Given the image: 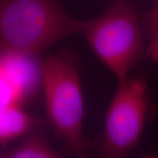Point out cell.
Segmentation results:
<instances>
[{
	"label": "cell",
	"mask_w": 158,
	"mask_h": 158,
	"mask_svg": "<svg viewBox=\"0 0 158 158\" xmlns=\"http://www.w3.org/2000/svg\"><path fill=\"white\" fill-rule=\"evenodd\" d=\"M147 56L158 64V32L150 35V41L148 44Z\"/></svg>",
	"instance_id": "cell-9"
},
{
	"label": "cell",
	"mask_w": 158,
	"mask_h": 158,
	"mask_svg": "<svg viewBox=\"0 0 158 158\" xmlns=\"http://www.w3.org/2000/svg\"><path fill=\"white\" fill-rule=\"evenodd\" d=\"M0 70H1V64H0Z\"/></svg>",
	"instance_id": "cell-11"
},
{
	"label": "cell",
	"mask_w": 158,
	"mask_h": 158,
	"mask_svg": "<svg viewBox=\"0 0 158 158\" xmlns=\"http://www.w3.org/2000/svg\"><path fill=\"white\" fill-rule=\"evenodd\" d=\"M41 123L24 111L21 106H0V143H8Z\"/></svg>",
	"instance_id": "cell-5"
},
{
	"label": "cell",
	"mask_w": 158,
	"mask_h": 158,
	"mask_svg": "<svg viewBox=\"0 0 158 158\" xmlns=\"http://www.w3.org/2000/svg\"><path fill=\"white\" fill-rule=\"evenodd\" d=\"M27 94L22 87L0 70V106H21Z\"/></svg>",
	"instance_id": "cell-7"
},
{
	"label": "cell",
	"mask_w": 158,
	"mask_h": 158,
	"mask_svg": "<svg viewBox=\"0 0 158 158\" xmlns=\"http://www.w3.org/2000/svg\"><path fill=\"white\" fill-rule=\"evenodd\" d=\"M9 158H59L61 153L52 147L42 134H34L6 154Z\"/></svg>",
	"instance_id": "cell-6"
},
{
	"label": "cell",
	"mask_w": 158,
	"mask_h": 158,
	"mask_svg": "<svg viewBox=\"0 0 158 158\" xmlns=\"http://www.w3.org/2000/svg\"><path fill=\"white\" fill-rule=\"evenodd\" d=\"M149 108L148 86L141 77L118 83L105 118L100 154L120 158L129 154L141 141Z\"/></svg>",
	"instance_id": "cell-4"
},
{
	"label": "cell",
	"mask_w": 158,
	"mask_h": 158,
	"mask_svg": "<svg viewBox=\"0 0 158 158\" xmlns=\"http://www.w3.org/2000/svg\"><path fill=\"white\" fill-rule=\"evenodd\" d=\"M154 1H155V3H157L158 2V0H154Z\"/></svg>",
	"instance_id": "cell-10"
},
{
	"label": "cell",
	"mask_w": 158,
	"mask_h": 158,
	"mask_svg": "<svg viewBox=\"0 0 158 158\" xmlns=\"http://www.w3.org/2000/svg\"><path fill=\"white\" fill-rule=\"evenodd\" d=\"M85 24L57 0H0V52L36 56Z\"/></svg>",
	"instance_id": "cell-1"
},
{
	"label": "cell",
	"mask_w": 158,
	"mask_h": 158,
	"mask_svg": "<svg viewBox=\"0 0 158 158\" xmlns=\"http://www.w3.org/2000/svg\"><path fill=\"white\" fill-rule=\"evenodd\" d=\"M141 22L143 29L149 36L158 32V2L144 13Z\"/></svg>",
	"instance_id": "cell-8"
},
{
	"label": "cell",
	"mask_w": 158,
	"mask_h": 158,
	"mask_svg": "<svg viewBox=\"0 0 158 158\" xmlns=\"http://www.w3.org/2000/svg\"><path fill=\"white\" fill-rule=\"evenodd\" d=\"M143 26L130 0H117L101 15L86 20L83 32L98 60L122 83L144 59Z\"/></svg>",
	"instance_id": "cell-3"
},
{
	"label": "cell",
	"mask_w": 158,
	"mask_h": 158,
	"mask_svg": "<svg viewBox=\"0 0 158 158\" xmlns=\"http://www.w3.org/2000/svg\"><path fill=\"white\" fill-rule=\"evenodd\" d=\"M42 86L48 122L56 135L72 155L84 157L85 99L77 64L71 57L52 55L40 66Z\"/></svg>",
	"instance_id": "cell-2"
}]
</instances>
